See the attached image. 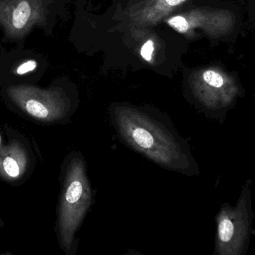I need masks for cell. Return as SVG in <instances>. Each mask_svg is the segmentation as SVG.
<instances>
[{"label":"cell","mask_w":255,"mask_h":255,"mask_svg":"<svg viewBox=\"0 0 255 255\" xmlns=\"http://www.w3.org/2000/svg\"><path fill=\"white\" fill-rule=\"evenodd\" d=\"M109 114L120 139L132 149L168 170L194 175L196 166L188 144L167 115L128 103L112 105Z\"/></svg>","instance_id":"1"},{"label":"cell","mask_w":255,"mask_h":255,"mask_svg":"<svg viewBox=\"0 0 255 255\" xmlns=\"http://www.w3.org/2000/svg\"><path fill=\"white\" fill-rule=\"evenodd\" d=\"M154 50V42L153 40H148L142 45L140 49V55L145 61H152L153 52Z\"/></svg>","instance_id":"9"},{"label":"cell","mask_w":255,"mask_h":255,"mask_svg":"<svg viewBox=\"0 0 255 255\" xmlns=\"http://www.w3.org/2000/svg\"><path fill=\"white\" fill-rule=\"evenodd\" d=\"M9 98L31 118L44 123H64L76 111L77 105L60 88L49 89L29 85H11Z\"/></svg>","instance_id":"3"},{"label":"cell","mask_w":255,"mask_h":255,"mask_svg":"<svg viewBox=\"0 0 255 255\" xmlns=\"http://www.w3.org/2000/svg\"><path fill=\"white\" fill-rule=\"evenodd\" d=\"M248 215L244 208L226 210L218 219V249L222 254H238L247 238Z\"/></svg>","instance_id":"5"},{"label":"cell","mask_w":255,"mask_h":255,"mask_svg":"<svg viewBox=\"0 0 255 255\" xmlns=\"http://www.w3.org/2000/svg\"><path fill=\"white\" fill-rule=\"evenodd\" d=\"M28 163L26 151L19 142H11L0 148V175L6 179L21 178Z\"/></svg>","instance_id":"7"},{"label":"cell","mask_w":255,"mask_h":255,"mask_svg":"<svg viewBox=\"0 0 255 255\" xmlns=\"http://www.w3.org/2000/svg\"><path fill=\"white\" fill-rule=\"evenodd\" d=\"M61 187L57 236L64 253L75 255L79 246L76 233L94 202L86 160L82 153L74 151L66 157L61 166Z\"/></svg>","instance_id":"2"},{"label":"cell","mask_w":255,"mask_h":255,"mask_svg":"<svg viewBox=\"0 0 255 255\" xmlns=\"http://www.w3.org/2000/svg\"><path fill=\"white\" fill-rule=\"evenodd\" d=\"M37 67V62L34 59H25L19 62L13 68V73L17 76H23L34 71Z\"/></svg>","instance_id":"8"},{"label":"cell","mask_w":255,"mask_h":255,"mask_svg":"<svg viewBox=\"0 0 255 255\" xmlns=\"http://www.w3.org/2000/svg\"><path fill=\"white\" fill-rule=\"evenodd\" d=\"M187 0H138L127 7L128 24L137 29L154 26L166 19Z\"/></svg>","instance_id":"6"},{"label":"cell","mask_w":255,"mask_h":255,"mask_svg":"<svg viewBox=\"0 0 255 255\" xmlns=\"http://www.w3.org/2000/svg\"><path fill=\"white\" fill-rule=\"evenodd\" d=\"M46 14L45 0H0V25L11 39L24 37L33 27L43 25Z\"/></svg>","instance_id":"4"}]
</instances>
